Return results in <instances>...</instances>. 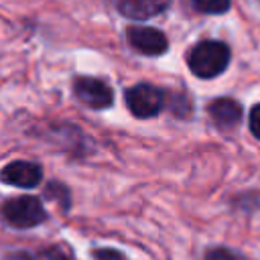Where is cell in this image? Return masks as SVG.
<instances>
[{"mask_svg":"<svg viewBox=\"0 0 260 260\" xmlns=\"http://www.w3.org/2000/svg\"><path fill=\"white\" fill-rule=\"evenodd\" d=\"M165 95L150 83H136L126 91V106L136 118H152L160 112Z\"/></svg>","mask_w":260,"mask_h":260,"instance_id":"cell-3","label":"cell"},{"mask_svg":"<svg viewBox=\"0 0 260 260\" xmlns=\"http://www.w3.org/2000/svg\"><path fill=\"white\" fill-rule=\"evenodd\" d=\"M128 43L142 55H162L169 49V41L167 37L150 26H130L126 30Z\"/></svg>","mask_w":260,"mask_h":260,"instance_id":"cell-6","label":"cell"},{"mask_svg":"<svg viewBox=\"0 0 260 260\" xmlns=\"http://www.w3.org/2000/svg\"><path fill=\"white\" fill-rule=\"evenodd\" d=\"M73 91L85 106H89L93 110L110 108L112 100H114L110 85L95 77H77L73 83Z\"/></svg>","mask_w":260,"mask_h":260,"instance_id":"cell-4","label":"cell"},{"mask_svg":"<svg viewBox=\"0 0 260 260\" xmlns=\"http://www.w3.org/2000/svg\"><path fill=\"white\" fill-rule=\"evenodd\" d=\"M0 179L6 185L30 189V187H37L41 183L43 169H41V165L30 162V160H14V162H8L0 171Z\"/></svg>","mask_w":260,"mask_h":260,"instance_id":"cell-5","label":"cell"},{"mask_svg":"<svg viewBox=\"0 0 260 260\" xmlns=\"http://www.w3.org/2000/svg\"><path fill=\"white\" fill-rule=\"evenodd\" d=\"M207 112L213 118V122L219 128H223V130H230V128L238 126L240 120H242V106L236 100H232V98H217V100H213L209 104Z\"/></svg>","mask_w":260,"mask_h":260,"instance_id":"cell-8","label":"cell"},{"mask_svg":"<svg viewBox=\"0 0 260 260\" xmlns=\"http://www.w3.org/2000/svg\"><path fill=\"white\" fill-rule=\"evenodd\" d=\"M248 124H250V130H252V134L260 140V104L258 106H254L252 110H250V118H248Z\"/></svg>","mask_w":260,"mask_h":260,"instance_id":"cell-11","label":"cell"},{"mask_svg":"<svg viewBox=\"0 0 260 260\" xmlns=\"http://www.w3.org/2000/svg\"><path fill=\"white\" fill-rule=\"evenodd\" d=\"M189 69L201 77V79H211L217 77L230 63V49L228 45L219 41H201L195 45L187 57Z\"/></svg>","mask_w":260,"mask_h":260,"instance_id":"cell-1","label":"cell"},{"mask_svg":"<svg viewBox=\"0 0 260 260\" xmlns=\"http://www.w3.org/2000/svg\"><path fill=\"white\" fill-rule=\"evenodd\" d=\"M0 211H2L4 221L18 230L35 228V225L43 223L47 217L41 199H37L32 195H20V197L8 199V201H4Z\"/></svg>","mask_w":260,"mask_h":260,"instance_id":"cell-2","label":"cell"},{"mask_svg":"<svg viewBox=\"0 0 260 260\" xmlns=\"http://www.w3.org/2000/svg\"><path fill=\"white\" fill-rule=\"evenodd\" d=\"M193 4L205 14H223L228 12L232 0H193Z\"/></svg>","mask_w":260,"mask_h":260,"instance_id":"cell-9","label":"cell"},{"mask_svg":"<svg viewBox=\"0 0 260 260\" xmlns=\"http://www.w3.org/2000/svg\"><path fill=\"white\" fill-rule=\"evenodd\" d=\"M49 260H65V258H61L59 254H53V252H51V254H49Z\"/></svg>","mask_w":260,"mask_h":260,"instance_id":"cell-12","label":"cell"},{"mask_svg":"<svg viewBox=\"0 0 260 260\" xmlns=\"http://www.w3.org/2000/svg\"><path fill=\"white\" fill-rule=\"evenodd\" d=\"M205 260H240V256H236L228 248H211L205 254Z\"/></svg>","mask_w":260,"mask_h":260,"instance_id":"cell-10","label":"cell"},{"mask_svg":"<svg viewBox=\"0 0 260 260\" xmlns=\"http://www.w3.org/2000/svg\"><path fill=\"white\" fill-rule=\"evenodd\" d=\"M120 14L134 18V20H146L156 14H160L165 8H169L171 0H114Z\"/></svg>","mask_w":260,"mask_h":260,"instance_id":"cell-7","label":"cell"}]
</instances>
